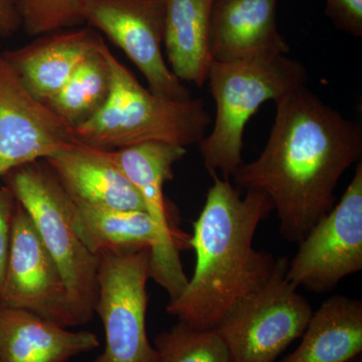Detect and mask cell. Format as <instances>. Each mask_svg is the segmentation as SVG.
Here are the masks:
<instances>
[{"mask_svg":"<svg viewBox=\"0 0 362 362\" xmlns=\"http://www.w3.org/2000/svg\"><path fill=\"white\" fill-rule=\"evenodd\" d=\"M275 104L265 148L238 168L233 183L265 194L277 211L281 235L300 243L334 206L338 181L361 160L362 129L305 86Z\"/></svg>","mask_w":362,"mask_h":362,"instance_id":"1","label":"cell"},{"mask_svg":"<svg viewBox=\"0 0 362 362\" xmlns=\"http://www.w3.org/2000/svg\"><path fill=\"white\" fill-rule=\"evenodd\" d=\"M206 204L188 240L194 249V275L166 311L197 328L214 329L226 312L270 279L277 259L254 247L259 223L273 211L263 192L240 189L228 178L213 175Z\"/></svg>","mask_w":362,"mask_h":362,"instance_id":"2","label":"cell"},{"mask_svg":"<svg viewBox=\"0 0 362 362\" xmlns=\"http://www.w3.org/2000/svg\"><path fill=\"white\" fill-rule=\"evenodd\" d=\"M106 57L112 75L110 96L96 115L74 129L78 140L105 150L153 141L187 148L202 141L213 122L202 100L158 96L143 87L109 47Z\"/></svg>","mask_w":362,"mask_h":362,"instance_id":"3","label":"cell"},{"mask_svg":"<svg viewBox=\"0 0 362 362\" xmlns=\"http://www.w3.org/2000/svg\"><path fill=\"white\" fill-rule=\"evenodd\" d=\"M307 71L287 54L218 63L209 68V88L216 105L213 130L199 143L211 175H235L244 163L242 150L247 122L259 107L305 86Z\"/></svg>","mask_w":362,"mask_h":362,"instance_id":"4","label":"cell"},{"mask_svg":"<svg viewBox=\"0 0 362 362\" xmlns=\"http://www.w3.org/2000/svg\"><path fill=\"white\" fill-rule=\"evenodd\" d=\"M1 178L30 214L58 265L77 327L89 323L98 298L99 257L78 237L75 202L44 159L14 168Z\"/></svg>","mask_w":362,"mask_h":362,"instance_id":"5","label":"cell"},{"mask_svg":"<svg viewBox=\"0 0 362 362\" xmlns=\"http://www.w3.org/2000/svg\"><path fill=\"white\" fill-rule=\"evenodd\" d=\"M288 263L278 258L265 284L233 305L214 328L233 362H276L303 335L313 310L286 278Z\"/></svg>","mask_w":362,"mask_h":362,"instance_id":"6","label":"cell"},{"mask_svg":"<svg viewBox=\"0 0 362 362\" xmlns=\"http://www.w3.org/2000/svg\"><path fill=\"white\" fill-rule=\"evenodd\" d=\"M111 152L141 197L156 228L157 242L150 250L149 277L168 293L169 300L175 299L188 282L180 252L189 247V235L178 228L175 211L164 194V185L173 180V166L187 150L170 143L153 141Z\"/></svg>","mask_w":362,"mask_h":362,"instance_id":"7","label":"cell"},{"mask_svg":"<svg viewBox=\"0 0 362 362\" xmlns=\"http://www.w3.org/2000/svg\"><path fill=\"white\" fill-rule=\"evenodd\" d=\"M150 249L99 257L95 313L104 326L103 352L92 362H157L147 337Z\"/></svg>","mask_w":362,"mask_h":362,"instance_id":"8","label":"cell"},{"mask_svg":"<svg viewBox=\"0 0 362 362\" xmlns=\"http://www.w3.org/2000/svg\"><path fill=\"white\" fill-rule=\"evenodd\" d=\"M288 263L286 278L293 286L329 292L362 270V163L339 202L299 243Z\"/></svg>","mask_w":362,"mask_h":362,"instance_id":"9","label":"cell"},{"mask_svg":"<svg viewBox=\"0 0 362 362\" xmlns=\"http://www.w3.org/2000/svg\"><path fill=\"white\" fill-rule=\"evenodd\" d=\"M85 25L103 33L141 71L149 90L176 101L192 93L165 63V0H84Z\"/></svg>","mask_w":362,"mask_h":362,"instance_id":"10","label":"cell"},{"mask_svg":"<svg viewBox=\"0 0 362 362\" xmlns=\"http://www.w3.org/2000/svg\"><path fill=\"white\" fill-rule=\"evenodd\" d=\"M0 304L33 312L65 328L77 327L61 271L18 202Z\"/></svg>","mask_w":362,"mask_h":362,"instance_id":"11","label":"cell"},{"mask_svg":"<svg viewBox=\"0 0 362 362\" xmlns=\"http://www.w3.org/2000/svg\"><path fill=\"white\" fill-rule=\"evenodd\" d=\"M75 139L73 128L28 92L0 44V177Z\"/></svg>","mask_w":362,"mask_h":362,"instance_id":"12","label":"cell"},{"mask_svg":"<svg viewBox=\"0 0 362 362\" xmlns=\"http://www.w3.org/2000/svg\"><path fill=\"white\" fill-rule=\"evenodd\" d=\"M44 160L77 206L146 213L141 197L114 160L111 150L76 138Z\"/></svg>","mask_w":362,"mask_h":362,"instance_id":"13","label":"cell"},{"mask_svg":"<svg viewBox=\"0 0 362 362\" xmlns=\"http://www.w3.org/2000/svg\"><path fill=\"white\" fill-rule=\"evenodd\" d=\"M278 0H216L209 26L213 62L244 61L287 54L279 32Z\"/></svg>","mask_w":362,"mask_h":362,"instance_id":"14","label":"cell"},{"mask_svg":"<svg viewBox=\"0 0 362 362\" xmlns=\"http://www.w3.org/2000/svg\"><path fill=\"white\" fill-rule=\"evenodd\" d=\"M105 42L90 26L40 35L4 56L33 97L47 102L62 89L78 66Z\"/></svg>","mask_w":362,"mask_h":362,"instance_id":"15","label":"cell"},{"mask_svg":"<svg viewBox=\"0 0 362 362\" xmlns=\"http://www.w3.org/2000/svg\"><path fill=\"white\" fill-rule=\"evenodd\" d=\"M99 346L90 331H70L33 312L0 304V362H69Z\"/></svg>","mask_w":362,"mask_h":362,"instance_id":"16","label":"cell"},{"mask_svg":"<svg viewBox=\"0 0 362 362\" xmlns=\"http://www.w3.org/2000/svg\"><path fill=\"white\" fill-rule=\"evenodd\" d=\"M302 341L281 362H349L362 351V302L335 295L313 312Z\"/></svg>","mask_w":362,"mask_h":362,"instance_id":"17","label":"cell"},{"mask_svg":"<svg viewBox=\"0 0 362 362\" xmlns=\"http://www.w3.org/2000/svg\"><path fill=\"white\" fill-rule=\"evenodd\" d=\"M216 0H165L163 45L178 80L202 87L213 59L209 26Z\"/></svg>","mask_w":362,"mask_h":362,"instance_id":"18","label":"cell"},{"mask_svg":"<svg viewBox=\"0 0 362 362\" xmlns=\"http://www.w3.org/2000/svg\"><path fill=\"white\" fill-rule=\"evenodd\" d=\"M75 226L85 246L97 257L151 250L157 242L156 228L145 211L76 204Z\"/></svg>","mask_w":362,"mask_h":362,"instance_id":"19","label":"cell"},{"mask_svg":"<svg viewBox=\"0 0 362 362\" xmlns=\"http://www.w3.org/2000/svg\"><path fill=\"white\" fill-rule=\"evenodd\" d=\"M106 42L81 63L57 94L45 104L73 129L103 108L110 96L112 75Z\"/></svg>","mask_w":362,"mask_h":362,"instance_id":"20","label":"cell"},{"mask_svg":"<svg viewBox=\"0 0 362 362\" xmlns=\"http://www.w3.org/2000/svg\"><path fill=\"white\" fill-rule=\"evenodd\" d=\"M157 362H233L225 342L214 329H197L178 320L154 339Z\"/></svg>","mask_w":362,"mask_h":362,"instance_id":"21","label":"cell"},{"mask_svg":"<svg viewBox=\"0 0 362 362\" xmlns=\"http://www.w3.org/2000/svg\"><path fill=\"white\" fill-rule=\"evenodd\" d=\"M84 0H18L21 28L30 37L85 25Z\"/></svg>","mask_w":362,"mask_h":362,"instance_id":"22","label":"cell"},{"mask_svg":"<svg viewBox=\"0 0 362 362\" xmlns=\"http://www.w3.org/2000/svg\"><path fill=\"white\" fill-rule=\"evenodd\" d=\"M18 201L6 185H0V296L11 247V230Z\"/></svg>","mask_w":362,"mask_h":362,"instance_id":"23","label":"cell"},{"mask_svg":"<svg viewBox=\"0 0 362 362\" xmlns=\"http://www.w3.org/2000/svg\"><path fill=\"white\" fill-rule=\"evenodd\" d=\"M325 14L338 30L362 35V0H325Z\"/></svg>","mask_w":362,"mask_h":362,"instance_id":"24","label":"cell"},{"mask_svg":"<svg viewBox=\"0 0 362 362\" xmlns=\"http://www.w3.org/2000/svg\"><path fill=\"white\" fill-rule=\"evenodd\" d=\"M21 28L20 14L11 0H0V37H9Z\"/></svg>","mask_w":362,"mask_h":362,"instance_id":"25","label":"cell"},{"mask_svg":"<svg viewBox=\"0 0 362 362\" xmlns=\"http://www.w3.org/2000/svg\"><path fill=\"white\" fill-rule=\"evenodd\" d=\"M349 362H361V358L358 356L354 357V359H351V361H349Z\"/></svg>","mask_w":362,"mask_h":362,"instance_id":"26","label":"cell"},{"mask_svg":"<svg viewBox=\"0 0 362 362\" xmlns=\"http://www.w3.org/2000/svg\"><path fill=\"white\" fill-rule=\"evenodd\" d=\"M11 1H13V4H16V1H18V0H11Z\"/></svg>","mask_w":362,"mask_h":362,"instance_id":"27","label":"cell"}]
</instances>
